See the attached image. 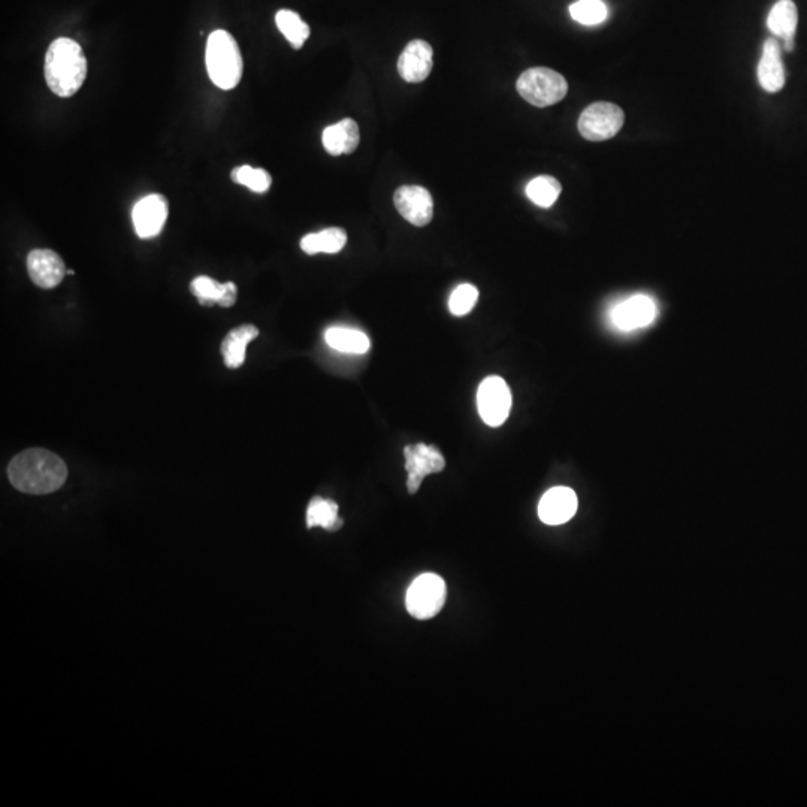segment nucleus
I'll use <instances>...</instances> for the list:
<instances>
[{
	"label": "nucleus",
	"mask_w": 807,
	"mask_h": 807,
	"mask_svg": "<svg viewBox=\"0 0 807 807\" xmlns=\"http://www.w3.org/2000/svg\"><path fill=\"white\" fill-rule=\"evenodd\" d=\"M8 477L17 491L47 495L65 485L68 467L60 456L50 450L27 449L9 462Z\"/></svg>",
	"instance_id": "obj_1"
},
{
	"label": "nucleus",
	"mask_w": 807,
	"mask_h": 807,
	"mask_svg": "<svg viewBox=\"0 0 807 807\" xmlns=\"http://www.w3.org/2000/svg\"><path fill=\"white\" fill-rule=\"evenodd\" d=\"M45 81L48 89L60 98H71L87 77V59L74 39L59 38L51 42L45 54Z\"/></svg>",
	"instance_id": "obj_2"
},
{
	"label": "nucleus",
	"mask_w": 807,
	"mask_h": 807,
	"mask_svg": "<svg viewBox=\"0 0 807 807\" xmlns=\"http://www.w3.org/2000/svg\"><path fill=\"white\" fill-rule=\"evenodd\" d=\"M207 71L219 89L232 90L243 77V56L231 33L214 30L207 42Z\"/></svg>",
	"instance_id": "obj_3"
},
{
	"label": "nucleus",
	"mask_w": 807,
	"mask_h": 807,
	"mask_svg": "<svg viewBox=\"0 0 807 807\" xmlns=\"http://www.w3.org/2000/svg\"><path fill=\"white\" fill-rule=\"evenodd\" d=\"M519 95L538 108L558 104L567 96L568 84L558 72L549 68H531L516 83Z\"/></svg>",
	"instance_id": "obj_4"
},
{
	"label": "nucleus",
	"mask_w": 807,
	"mask_h": 807,
	"mask_svg": "<svg viewBox=\"0 0 807 807\" xmlns=\"http://www.w3.org/2000/svg\"><path fill=\"white\" fill-rule=\"evenodd\" d=\"M446 583L434 573L420 574L407 591L408 613L420 621L434 618L446 603Z\"/></svg>",
	"instance_id": "obj_5"
},
{
	"label": "nucleus",
	"mask_w": 807,
	"mask_h": 807,
	"mask_svg": "<svg viewBox=\"0 0 807 807\" xmlns=\"http://www.w3.org/2000/svg\"><path fill=\"white\" fill-rule=\"evenodd\" d=\"M624 119V111L618 105L595 102L580 116L579 132L588 141H607L621 131Z\"/></svg>",
	"instance_id": "obj_6"
},
{
	"label": "nucleus",
	"mask_w": 807,
	"mask_h": 807,
	"mask_svg": "<svg viewBox=\"0 0 807 807\" xmlns=\"http://www.w3.org/2000/svg\"><path fill=\"white\" fill-rule=\"evenodd\" d=\"M477 408L486 425L498 428L506 422L512 410V392L501 377L491 376L480 383Z\"/></svg>",
	"instance_id": "obj_7"
},
{
	"label": "nucleus",
	"mask_w": 807,
	"mask_h": 807,
	"mask_svg": "<svg viewBox=\"0 0 807 807\" xmlns=\"http://www.w3.org/2000/svg\"><path fill=\"white\" fill-rule=\"evenodd\" d=\"M404 456L405 470L408 473L407 488L411 495L419 491L426 476L440 473L446 467V461L440 450L425 443L410 444L405 447Z\"/></svg>",
	"instance_id": "obj_8"
},
{
	"label": "nucleus",
	"mask_w": 807,
	"mask_h": 807,
	"mask_svg": "<svg viewBox=\"0 0 807 807\" xmlns=\"http://www.w3.org/2000/svg\"><path fill=\"white\" fill-rule=\"evenodd\" d=\"M658 308L648 295H634L616 304L610 311V322L622 332L648 328L657 319Z\"/></svg>",
	"instance_id": "obj_9"
},
{
	"label": "nucleus",
	"mask_w": 807,
	"mask_h": 807,
	"mask_svg": "<svg viewBox=\"0 0 807 807\" xmlns=\"http://www.w3.org/2000/svg\"><path fill=\"white\" fill-rule=\"evenodd\" d=\"M394 204L398 213L411 225H429L434 217V199L422 186H401L395 192Z\"/></svg>",
	"instance_id": "obj_10"
},
{
	"label": "nucleus",
	"mask_w": 807,
	"mask_h": 807,
	"mask_svg": "<svg viewBox=\"0 0 807 807\" xmlns=\"http://www.w3.org/2000/svg\"><path fill=\"white\" fill-rule=\"evenodd\" d=\"M168 201L162 195H148L135 205L132 219L136 235L142 240L154 238L165 228L168 219Z\"/></svg>",
	"instance_id": "obj_11"
},
{
	"label": "nucleus",
	"mask_w": 807,
	"mask_h": 807,
	"mask_svg": "<svg viewBox=\"0 0 807 807\" xmlns=\"http://www.w3.org/2000/svg\"><path fill=\"white\" fill-rule=\"evenodd\" d=\"M27 272L33 283L41 289H54L68 274L63 259L48 249H36L29 253Z\"/></svg>",
	"instance_id": "obj_12"
},
{
	"label": "nucleus",
	"mask_w": 807,
	"mask_h": 807,
	"mask_svg": "<svg viewBox=\"0 0 807 807\" xmlns=\"http://www.w3.org/2000/svg\"><path fill=\"white\" fill-rule=\"evenodd\" d=\"M434 65V51L422 39L407 44L398 60V72L407 83H422L429 77Z\"/></svg>",
	"instance_id": "obj_13"
},
{
	"label": "nucleus",
	"mask_w": 807,
	"mask_h": 807,
	"mask_svg": "<svg viewBox=\"0 0 807 807\" xmlns=\"http://www.w3.org/2000/svg\"><path fill=\"white\" fill-rule=\"evenodd\" d=\"M577 495L573 489L558 486L547 491L538 504V516L546 525H562L577 512Z\"/></svg>",
	"instance_id": "obj_14"
},
{
	"label": "nucleus",
	"mask_w": 807,
	"mask_h": 807,
	"mask_svg": "<svg viewBox=\"0 0 807 807\" xmlns=\"http://www.w3.org/2000/svg\"><path fill=\"white\" fill-rule=\"evenodd\" d=\"M785 68L782 62L781 47L776 39H767L763 47L760 65H758V80L766 92L776 93L785 86Z\"/></svg>",
	"instance_id": "obj_15"
},
{
	"label": "nucleus",
	"mask_w": 807,
	"mask_h": 807,
	"mask_svg": "<svg viewBox=\"0 0 807 807\" xmlns=\"http://www.w3.org/2000/svg\"><path fill=\"white\" fill-rule=\"evenodd\" d=\"M190 290L205 307H213L217 304L220 307L229 308L237 302V284L232 281L222 284L207 275H201L192 281Z\"/></svg>",
	"instance_id": "obj_16"
},
{
	"label": "nucleus",
	"mask_w": 807,
	"mask_h": 807,
	"mask_svg": "<svg viewBox=\"0 0 807 807\" xmlns=\"http://www.w3.org/2000/svg\"><path fill=\"white\" fill-rule=\"evenodd\" d=\"M359 141H361L359 126L352 119H344L328 126L322 135L323 147L331 156L353 153L358 148Z\"/></svg>",
	"instance_id": "obj_17"
},
{
	"label": "nucleus",
	"mask_w": 807,
	"mask_h": 807,
	"mask_svg": "<svg viewBox=\"0 0 807 807\" xmlns=\"http://www.w3.org/2000/svg\"><path fill=\"white\" fill-rule=\"evenodd\" d=\"M259 337V329L255 325H241L232 329L222 343V355L226 367L240 368L246 361V350L249 343Z\"/></svg>",
	"instance_id": "obj_18"
},
{
	"label": "nucleus",
	"mask_w": 807,
	"mask_h": 807,
	"mask_svg": "<svg viewBox=\"0 0 807 807\" xmlns=\"http://www.w3.org/2000/svg\"><path fill=\"white\" fill-rule=\"evenodd\" d=\"M326 343L338 352L350 353V355H364L370 350V338L365 332L359 329L346 328V326H334L329 328L325 334Z\"/></svg>",
	"instance_id": "obj_19"
},
{
	"label": "nucleus",
	"mask_w": 807,
	"mask_h": 807,
	"mask_svg": "<svg viewBox=\"0 0 807 807\" xmlns=\"http://www.w3.org/2000/svg\"><path fill=\"white\" fill-rule=\"evenodd\" d=\"M797 24H799V12H797L796 3L793 0H779L775 3L772 11H770L769 18H767V26L770 32L775 33L779 38L788 41L794 39L796 35Z\"/></svg>",
	"instance_id": "obj_20"
},
{
	"label": "nucleus",
	"mask_w": 807,
	"mask_h": 807,
	"mask_svg": "<svg viewBox=\"0 0 807 807\" xmlns=\"http://www.w3.org/2000/svg\"><path fill=\"white\" fill-rule=\"evenodd\" d=\"M347 244V234L341 228H329L325 231L317 232V234L305 235L301 240L302 252L307 255H317V253H335L341 252Z\"/></svg>",
	"instance_id": "obj_21"
},
{
	"label": "nucleus",
	"mask_w": 807,
	"mask_h": 807,
	"mask_svg": "<svg viewBox=\"0 0 807 807\" xmlns=\"http://www.w3.org/2000/svg\"><path fill=\"white\" fill-rule=\"evenodd\" d=\"M344 521L338 516V504L322 497H314L308 504L307 528L322 527L326 531H338Z\"/></svg>",
	"instance_id": "obj_22"
},
{
	"label": "nucleus",
	"mask_w": 807,
	"mask_h": 807,
	"mask_svg": "<svg viewBox=\"0 0 807 807\" xmlns=\"http://www.w3.org/2000/svg\"><path fill=\"white\" fill-rule=\"evenodd\" d=\"M275 24L278 30L283 33L284 38L290 42L295 50L302 48V45L307 41L310 36V26H308L302 18L299 17L298 12L290 11V9H281L275 15Z\"/></svg>",
	"instance_id": "obj_23"
},
{
	"label": "nucleus",
	"mask_w": 807,
	"mask_h": 807,
	"mask_svg": "<svg viewBox=\"0 0 807 807\" xmlns=\"http://www.w3.org/2000/svg\"><path fill=\"white\" fill-rule=\"evenodd\" d=\"M561 183L549 175L534 178L527 186V196L533 204L541 208H550L561 195Z\"/></svg>",
	"instance_id": "obj_24"
},
{
	"label": "nucleus",
	"mask_w": 807,
	"mask_h": 807,
	"mask_svg": "<svg viewBox=\"0 0 807 807\" xmlns=\"http://www.w3.org/2000/svg\"><path fill=\"white\" fill-rule=\"evenodd\" d=\"M570 14L577 23L595 26L607 18V6L601 0H579L570 6Z\"/></svg>",
	"instance_id": "obj_25"
},
{
	"label": "nucleus",
	"mask_w": 807,
	"mask_h": 807,
	"mask_svg": "<svg viewBox=\"0 0 807 807\" xmlns=\"http://www.w3.org/2000/svg\"><path fill=\"white\" fill-rule=\"evenodd\" d=\"M232 180L241 186L249 187L255 193L268 192L271 187L272 178L265 169L253 168V166H238L232 171Z\"/></svg>",
	"instance_id": "obj_26"
},
{
	"label": "nucleus",
	"mask_w": 807,
	"mask_h": 807,
	"mask_svg": "<svg viewBox=\"0 0 807 807\" xmlns=\"http://www.w3.org/2000/svg\"><path fill=\"white\" fill-rule=\"evenodd\" d=\"M479 290L473 284H461L453 290L449 298V310L453 316H467L476 307Z\"/></svg>",
	"instance_id": "obj_27"
},
{
	"label": "nucleus",
	"mask_w": 807,
	"mask_h": 807,
	"mask_svg": "<svg viewBox=\"0 0 807 807\" xmlns=\"http://www.w3.org/2000/svg\"><path fill=\"white\" fill-rule=\"evenodd\" d=\"M68 275H74V271H72V269H68Z\"/></svg>",
	"instance_id": "obj_28"
}]
</instances>
